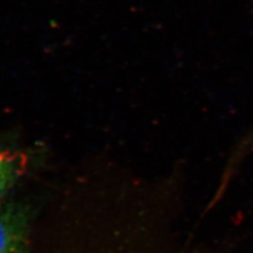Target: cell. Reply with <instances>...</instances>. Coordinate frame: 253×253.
<instances>
[{
  "mask_svg": "<svg viewBox=\"0 0 253 253\" xmlns=\"http://www.w3.org/2000/svg\"><path fill=\"white\" fill-rule=\"evenodd\" d=\"M0 253H27L23 220L13 212L0 213Z\"/></svg>",
  "mask_w": 253,
  "mask_h": 253,
  "instance_id": "6da1fadb",
  "label": "cell"
},
{
  "mask_svg": "<svg viewBox=\"0 0 253 253\" xmlns=\"http://www.w3.org/2000/svg\"><path fill=\"white\" fill-rule=\"evenodd\" d=\"M252 150H253V125L241 137V139L237 141V144L235 145L233 151L231 153V156L229 157L226 173L224 175V179L226 181H228V179L231 177L235 168L239 166V164L244 160V158L252 151Z\"/></svg>",
  "mask_w": 253,
  "mask_h": 253,
  "instance_id": "7a4b0ae2",
  "label": "cell"
},
{
  "mask_svg": "<svg viewBox=\"0 0 253 253\" xmlns=\"http://www.w3.org/2000/svg\"><path fill=\"white\" fill-rule=\"evenodd\" d=\"M15 177V169L9 158L0 154V202L3 199L7 189Z\"/></svg>",
  "mask_w": 253,
  "mask_h": 253,
  "instance_id": "3957f363",
  "label": "cell"
}]
</instances>
